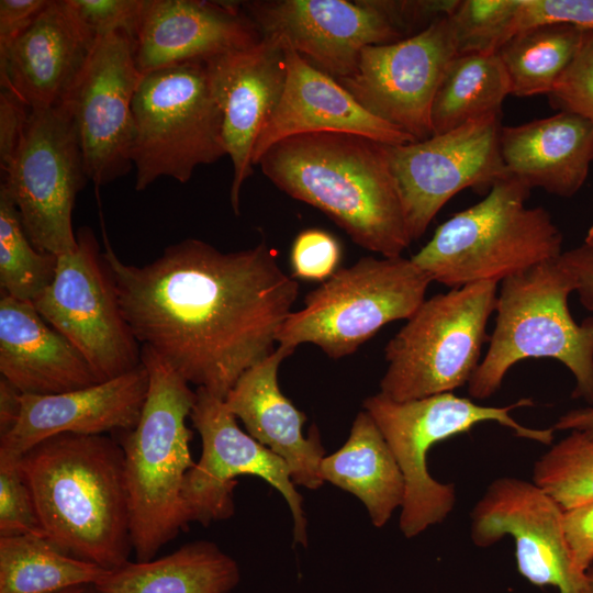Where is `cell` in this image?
Returning a JSON list of instances; mask_svg holds the SVG:
<instances>
[{
	"instance_id": "cell-1",
	"label": "cell",
	"mask_w": 593,
	"mask_h": 593,
	"mask_svg": "<svg viewBox=\"0 0 593 593\" xmlns=\"http://www.w3.org/2000/svg\"><path fill=\"white\" fill-rule=\"evenodd\" d=\"M103 242L102 260L132 333L189 384L224 400L276 350L299 284L265 242L224 253L188 238L144 266L120 259L104 230Z\"/></svg>"
},
{
	"instance_id": "cell-2",
	"label": "cell",
	"mask_w": 593,
	"mask_h": 593,
	"mask_svg": "<svg viewBox=\"0 0 593 593\" xmlns=\"http://www.w3.org/2000/svg\"><path fill=\"white\" fill-rule=\"evenodd\" d=\"M385 145L349 133L299 134L275 143L256 166L278 189L325 213L355 244L399 257L413 240Z\"/></svg>"
},
{
	"instance_id": "cell-3",
	"label": "cell",
	"mask_w": 593,
	"mask_h": 593,
	"mask_svg": "<svg viewBox=\"0 0 593 593\" xmlns=\"http://www.w3.org/2000/svg\"><path fill=\"white\" fill-rule=\"evenodd\" d=\"M19 466L51 542L105 570L130 561V496L119 440L55 435L23 454Z\"/></svg>"
},
{
	"instance_id": "cell-4",
	"label": "cell",
	"mask_w": 593,
	"mask_h": 593,
	"mask_svg": "<svg viewBox=\"0 0 593 593\" xmlns=\"http://www.w3.org/2000/svg\"><path fill=\"white\" fill-rule=\"evenodd\" d=\"M149 388L137 425L120 432L130 496L131 534L137 561L157 552L191 523L182 486L194 466L187 426L195 391L154 350L142 346Z\"/></svg>"
},
{
	"instance_id": "cell-5",
	"label": "cell",
	"mask_w": 593,
	"mask_h": 593,
	"mask_svg": "<svg viewBox=\"0 0 593 593\" xmlns=\"http://www.w3.org/2000/svg\"><path fill=\"white\" fill-rule=\"evenodd\" d=\"M530 188L506 176L488 195L440 224L411 259L450 289L495 281L562 254L563 236L550 213L529 208Z\"/></svg>"
},
{
	"instance_id": "cell-6",
	"label": "cell",
	"mask_w": 593,
	"mask_h": 593,
	"mask_svg": "<svg viewBox=\"0 0 593 593\" xmlns=\"http://www.w3.org/2000/svg\"><path fill=\"white\" fill-rule=\"evenodd\" d=\"M575 288L559 258L501 282L490 344L468 383L471 398L492 396L523 359L552 358L574 376L572 398L593 404V316L573 320L568 298Z\"/></svg>"
},
{
	"instance_id": "cell-7",
	"label": "cell",
	"mask_w": 593,
	"mask_h": 593,
	"mask_svg": "<svg viewBox=\"0 0 593 593\" xmlns=\"http://www.w3.org/2000/svg\"><path fill=\"white\" fill-rule=\"evenodd\" d=\"M532 405L530 399H522L503 407L484 406L452 392L406 402L393 401L379 392L363 401V410L379 427L404 477L405 497L399 527L406 538L441 523L457 501L454 483H440L429 474V449L483 422L499 423L518 437L550 445L553 428L526 427L511 416L514 409Z\"/></svg>"
},
{
	"instance_id": "cell-8",
	"label": "cell",
	"mask_w": 593,
	"mask_h": 593,
	"mask_svg": "<svg viewBox=\"0 0 593 593\" xmlns=\"http://www.w3.org/2000/svg\"><path fill=\"white\" fill-rule=\"evenodd\" d=\"M430 282L411 258L362 257L309 292L304 306L282 324L277 343L294 350L314 344L333 359L349 356L384 325L410 318Z\"/></svg>"
},
{
	"instance_id": "cell-9",
	"label": "cell",
	"mask_w": 593,
	"mask_h": 593,
	"mask_svg": "<svg viewBox=\"0 0 593 593\" xmlns=\"http://www.w3.org/2000/svg\"><path fill=\"white\" fill-rule=\"evenodd\" d=\"M499 283L483 281L437 293L421 304L384 348L380 393L406 402L452 392L480 363Z\"/></svg>"
},
{
	"instance_id": "cell-10",
	"label": "cell",
	"mask_w": 593,
	"mask_h": 593,
	"mask_svg": "<svg viewBox=\"0 0 593 593\" xmlns=\"http://www.w3.org/2000/svg\"><path fill=\"white\" fill-rule=\"evenodd\" d=\"M131 160L135 190L160 177L188 182L195 168L226 154L223 118L205 61L143 75L133 100Z\"/></svg>"
},
{
	"instance_id": "cell-11",
	"label": "cell",
	"mask_w": 593,
	"mask_h": 593,
	"mask_svg": "<svg viewBox=\"0 0 593 593\" xmlns=\"http://www.w3.org/2000/svg\"><path fill=\"white\" fill-rule=\"evenodd\" d=\"M1 184L33 246L59 256L77 248L72 210L89 180L80 142L63 104L31 109Z\"/></svg>"
},
{
	"instance_id": "cell-12",
	"label": "cell",
	"mask_w": 593,
	"mask_h": 593,
	"mask_svg": "<svg viewBox=\"0 0 593 593\" xmlns=\"http://www.w3.org/2000/svg\"><path fill=\"white\" fill-rule=\"evenodd\" d=\"M76 234L77 248L57 256L55 277L33 305L103 382L141 366L142 346L123 317L93 232Z\"/></svg>"
},
{
	"instance_id": "cell-13",
	"label": "cell",
	"mask_w": 593,
	"mask_h": 593,
	"mask_svg": "<svg viewBox=\"0 0 593 593\" xmlns=\"http://www.w3.org/2000/svg\"><path fill=\"white\" fill-rule=\"evenodd\" d=\"M190 419L200 434L202 454L188 471L182 500L190 522L209 526L235 513L234 490L239 475L261 478L283 496L292 514L293 542L307 546V519L303 497L296 491L288 465L240 429L224 400L201 388Z\"/></svg>"
},
{
	"instance_id": "cell-14",
	"label": "cell",
	"mask_w": 593,
	"mask_h": 593,
	"mask_svg": "<svg viewBox=\"0 0 593 593\" xmlns=\"http://www.w3.org/2000/svg\"><path fill=\"white\" fill-rule=\"evenodd\" d=\"M242 8L261 36L290 46L337 79L351 76L367 46L391 44L412 33L402 0H253Z\"/></svg>"
},
{
	"instance_id": "cell-15",
	"label": "cell",
	"mask_w": 593,
	"mask_h": 593,
	"mask_svg": "<svg viewBox=\"0 0 593 593\" xmlns=\"http://www.w3.org/2000/svg\"><path fill=\"white\" fill-rule=\"evenodd\" d=\"M501 127V114H491L424 141L385 145L412 240L456 193L491 189L506 177Z\"/></svg>"
},
{
	"instance_id": "cell-16",
	"label": "cell",
	"mask_w": 593,
	"mask_h": 593,
	"mask_svg": "<svg viewBox=\"0 0 593 593\" xmlns=\"http://www.w3.org/2000/svg\"><path fill=\"white\" fill-rule=\"evenodd\" d=\"M457 54L448 15L401 41L367 46L356 71L337 81L372 115L424 141L433 135V102Z\"/></svg>"
},
{
	"instance_id": "cell-17",
	"label": "cell",
	"mask_w": 593,
	"mask_h": 593,
	"mask_svg": "<svg viewBox=\"0 0 593 593\" xmlns=\"http://www.w3.org/2000/svg\"><path fill=\"white\" fill-rule=\"evenodd\" d=\"M143 75L133 38L113 32L97 38L61 103L75 124L87 174L96 187L130 172L133 100Z\"/></svg>"
},
{
	"instance_id": "cell-18",
	"label": "cell",
	"mask_w": 593,
	"mask_h": 593,
	"mask_svg": "<svg viewBox=\"0 0 593 593\" xmlns=\"http://www.w3.org/2000/svg\"><path fill=\"white\" fill-rule=\"evenodd\" d=\"M470 529L478 547L512 536L517 570L532 584L592 593L567 544L562 508L534 482L511 477L491 482L471 512Z\"/></svg>"
},
{
	"instance_id": "cell-19",
	"label": "cell",
	"mask_w": 593,
	"mask_h": 593,
	"mask_svg": "<svg viewBox=\"0 0 593 593\" xmlns=\"http://www.w3.org/2000/svg\"><path fill=\"white\" fill-rule=\"evenodd\" d=\"M205 65L223 118L226 154L233 166L230 200L238 214L242 188L254 172L257 139L284 89V48L277 38L261 36L255 45L216 56Z\"/></svg>"
},
{
	"instance_id": "cell-20",
	"label": "cell",
	"mask_w": 593,
	"mask_h": 593,
	"mask_svg": "<svg viewBox=\"0 0 593 593\" xmlns=\"http://www.w3.org/2000/svg\"><path fill=\"white\" fill-rule=\"evenodd\" d=\"M260 38L240 2L146 0L133 37L134 58L146 75L245 49Z\"/></svg>"
},
{
	"instance_id": "cell-21",
	"label": "cell",
	"mask_w": 593,
	"mask_h": 593,
	"mask_svg": "<svg viewBox=\"0 0 593 593\" xmlns=\"http://www.w3.org/2000/svg\"><path fill=\"white\" fill-rule=\"evenodd\" d=\"M149 388L142 363L116 378L57 394H22L14 427L0 437V454L21 458L36 444L59 434L103 435L133 429Z\"/></svg>"
},
{
	"instance_id": "cell-22",
	"label": "cell",
	"mask_w": 593,
	"mask_h": 593,
	"mask_svg": "<svg viewBox=\"0 0 593 593\" xmlns=\"http://www.w3.org/2000/svg\"><path fill=\"white\" fill-rule=\"evenodd\" d=\"M97 38L67 0H49L33 24L0 52L1 89L31 109L60 104Z\"/></svg>"
},
{
	"instance_id": "cell-23",
	"label": "cell",
	"mask_w": 593,
	"mask_h": 593,
	"mask_svg": "<svg viewBox=\"0 0 593 593\" xmlns=\"http://www.w3.org/2000/svg\"><path fill=\"white\" fill-rule=\"evenodd\" d=\"M282 45L287 61L286 85L257 139L254 166L275 143L299 134L349 133L387 145L416 142L372 115L335 78L310 64L290 46Z\"/></svg>"
},
{
	"instance_id": "cell-24",
	"label": "cell",
	"mask_w": 593,
	"mask_h": 593,
	"mask_svg": "<svg viewBox=\"0 0 593 593\" xmlns=\"http://www.w3.org/2000/svg\"><path fill=\"white\" fill-rule=\"evenodd\" d=\"M294 349L279 346L242 374L224 402L246 432L279 456L289 467L295 485L316 490L324 484L321 462L326 456L317 427L302 433L306 415L284 396L278 383L281 361Z\"/></svg>"
},
{
	"instance_id": "cell-25",
	"label": "cell",
	"mask_w": 593,
	"mask_h": 593,
	"mask_svg": "<svg viewBox=\"0 0 593 593\" xmlns=\"http://www.w3.org/2000/svg\"><path fill=\"white\" fill-rule=\"evenodd\" d=\"M0 373L23 394H57L100 383L94 371L33 303L0 298Z\"/></svg>"
},
{
	"instance_id": "cell-26",
	"label": "cell",
	"mask_w": 593,
	"mask_h": 593,
	"mask_svg": "<svg viewBox=\"0 0 593 593\" xmlns=\"http://www.w3.org/2000/svg\"><path fill=\"white\" fill-rule=\"evenodd\" d=\"M500 152L506 176L530 189L573 197L593 161V123L566 111L530 122L502 126Z\"/></svg>"
},
{
	"instance_id": "cell-27",
	"label": "cell",
	"mask_w": 593,
	"mask_h": 593,
	"mask_svg": "<svg viewBox=\"0 0 593 593\" xmlns=\"http://www.w3.org/2000/svg\"><path fill=\"white\" fill-rule=\"evenodd\" d=\"M324 482L355 495L374 527H383L405 497L400 466L372 417L363 410L354 419L346 443L321 462Z\"/></svg>"
},
{
	"instance_id": "cell-28",
	"label": "cell",
	"mask_w": 593,
	"mask_h": 593,
	"mask_svg": "<svg viewBox=\"0 0 593 593\" xmlns=\"http://www.w3.org/2000/svg\"><path fill=\"white\" fill-rule=\"evenodd\" d=\"M240 570L215 542L195 540L147 561L109 570L96 584L103 593H230Z\"/></svg>"
},
{
	"instance_id": "cell-29",
	"label": "cell",
	"mask_w": 593,
	"mask_h": 593,
	"mask_svg": "<svg viewBox=\"0 0 593 593\" xmlns=\"http://www.w3.org/2000/svg\"><path fill=\"white\" fill-rule=\"evenodd\" d=\"M508 94L510 80L497 52L458 53L450 60L433 102V135L501 114Z\"/></svg>"
},
{
	"instance_id": "cell-30",
	"label": "cell",
	"mask_w": 593,
	"mask_h": 593,
	"mask_svg": "<svg viewBox=\"0 0 593 593\" xmlns=\"http://www.w3.org/2000/svg\"><path fill=\"white\" fill-rule=\"evenodd\" d=\"M108 571L65 553L46 537H0V593H57L97 583Z\"/></svg>"
},
{
	"instance_id": "cell-31",
	"label": "cell",
	"mask_w": 593,
	"mask_h": 593,
	"mask_svg": "<svg viewBox=\"0 0 593 593\" xmlns=\"http://www.w3.org/2000/svg\"><path fill=\"white\" fill-rule=\"evenodd\" d=\"M583 30L566 23L540 24L521 31L497 48L511 94H549L573 60Z\"/></svg>"
},
{
	"instance_id": "cell-32",
	"label": "cell",
	"mask_w": 593,
	"mask_h": 593,
	"mask_svg": "<svg viewBox=\"0 0 593 593\" xmlns=\"http://www.w3.org/2000/svg\"><path fill=\"white\" fill-rule=\"evenodd\" d=\"M57 256L37 250L27 237L19 211L0 186V290L1 295L34 303L52 283Z\"/></svg>"
},
{
	"instance_id": "cell-33",
	"label": "cell",
	"mask_w": 593,
	"mask_h": 593,
	"mask_svg": "<svg viewBox=\"0 0 593 593\" xmlns=\"http://www.w3.org/2000/svg\"><path fill=\"white\" fill-rule=\"evenodd\" d=\"M533 482L562 510L593 501V436L572 430L534 465Z\"/></svg>"
},
{
	"instance_id": "cell-34",
	"label": "cell",
	"mask_w": 593,
	"mask_h": 593,
	"mask_svg": "<svg viewBox=\"0 0 593 593\" xmlns=\"http://www.w3.org/2000/svg\"><path fill=\"white\" fill-rule=\"evenodd\" d=\"M519 0H459L449 15L458 53L496 52Z\"/></svg>"
},
{
	"instance_id": "cell-35",
	"label": "cell",
	"mask_w": 593,
	"mask_h": 593,
	"mask_svg": "<svg viewBox=\"0 0 593 593\" xmlns=\"http://www.w3.org/2000/svg\"><path fill=\"white\" fill-rule=\"evenodd\" d=\"M20 458L0 454V537H46L31 490L19 466Z\"/></svg>"
},
{
	"instance_id": "cell-36",
	"label": "cell",
	"mask_w": 593,
	"mask_h": 593,
	"mask_svg": "<svg viewBox=\"0 0 593 593\" xmlns=\"http://www.w3.org/2000/svg\"><path fill=\"white\" fill-rule=\"evenodd\" d=\"M548 98L556 109L580 114L593 123V31L583 30L573 60Z\"/></svg>"
},
{
	"instance_id": "cell-37",
	"label": "cell",
	"mask_w": 593,
	"mask_h": 593,
	"mask_svg": "<svg viewBox=\"0 0 593 593\" xmlns=\"http://www.w3.org/2000/svg\"><path fill=\"white\" fill-rule=\"evenodd\" d=\"M549 23L593 31V0H519L506 41L521 31Z\"/></svg>"
},
{
	"instance_id": "cell-38",
	"label": "cell",
	"mask_w": 593,
	"mask_h": 593,
	"mask_svg": "<svg viewBox=\"0 0 593 593\" xmlns=\"http://www.w3.org/2000/svg\"><path fill=\"white\" fill-rule=\"evenodd\" d=\"M81 23L96 36L123 31L132 38L146 0H67Z\"/></svg>"
},
{
	"instance_id": "cell-39",
	"label": "cell",
	"mask_w": 593,
	"mask_h": 593,
	"mask_svg": "<svg viewBox=\"0 0 593 593\" xmlns=\"http://www.w3.org/2000/svg\"><path fill=\"white\" fill-rule=\"evenodd\" d=\"M340 254L332 234L317 228L302 231L291 248L293 275L306 280H326L336 271Z\"/></svg>"
},
{
	"instance_id": "cell-40",
	"label": "cell",
	"mask_w": 593,
	"mask_h": 593,
	"mask_svg": "<svg viewBox=\"0 0 593 593\" xmlns=\"http://www.w3.org/2000/svg\"><path fill=\"white\" fill-rule=\"evenodd\" d=\"M560 262L573 276L581 304L593 311V245L582 244L562 251ZM555 430H580L593 436V407L567 412L555 426Z\"/></svg>"
},
{
	"instance_id": "cell-41",
	"label": "cell",
	"mask_w": 593,
	"mask_h": 593,
	"mask_svg": "<svg viewBox=\"0 0 593 593\" xmlns=\"http://www.w3.org/2000/svg\"><path fill=\"white\" fill-rule=\"evenodd\" d=\"M562 528L577 566L586 572L593 563V501L562 510Z\"/></svg>"
},
{
	"instance_id": "cell-42",
	"label": "cell",
	"mask_w": 593,
	"mask_h": 593,
	"mask_svg": "<svg viewBox=\"0 0 593 593\" xmlns=\"http://www.w3.org/2000/svg\"><path fill=\"white\" fill-rule=\"evenodd\" d=\"M31 108L13 92H0V166L1 170L11 161L24 133Z\"/></svg>"
},
{
	"instance_id": "cell-43",
	"label": "cell",
	"mask_w": 593,
	"mask_h": 593,
	"mask_svg": "<svg viewBox=\"0 0 593 593\" xmlns=\"http://www.w3.org/2000/svg\"><path fill=\"white\" fill-rule=\"evenodd\" d=\"M49 0L0 1V52L5 51L36 20Z\"/></svg>"
},
{
	"instance_id": "cell-44",
	"label": "cell",
	"mask_w": 593,
	"mask_h": 593,
	"mask_svg": "<svg viewBox=\"0 0 593 593\" xmlns=\"http://www.w3.org/2000/svg\"><path fill=\"white\" fill-rule=\"evenodd\" d=\"M22 392L0 377V437L7 435L16 424L21 407Z\"/></svg>"
},
{
	"instance_id": "cell-45",
	"label": "cell",
	"mask_w": 593,
	"mask_h": 593,
	"mask_svg": "<svg viewBox=\"0 0 593 593\" xmlns=\"http://www.w3.org/2000/svg\"><path fill=\"white\" fill-rule=\"evenodd\" d=\"M57 593H103L96 583H83L69 586Z\"/></svg>"
},
{
	"instance_id": "cell-46",
	"label": "cell",
	"mask_w": 593,
	"mask_h": 593,
	"mask_svg": "<svg viewBox=\"0 0 593 593\" xmlns=\"http://www.w3.org/2000/svg\"><path fill=\"white\" fill-rule=\"evenodd\" d=\"M584 243L589 244V245H593V224H592V226L589 228V231L586 233Z\"/></svg>"
},
{
	"instance_id": "cell-47",
	"label": "cell",
	"mask_w": 593,
	"mask_h": 593,
	"mask_svg": "<svg viewBox=\"0 0 593 593\" xmlns=\"http://www.w3.org/2000/svg\"><path fill=\"white\" fill-rule=\"evenodd\" d=\"M586 577L590 584L591 592L593 593V567L586 570Z\"/></svg>"
}]
</instances>
